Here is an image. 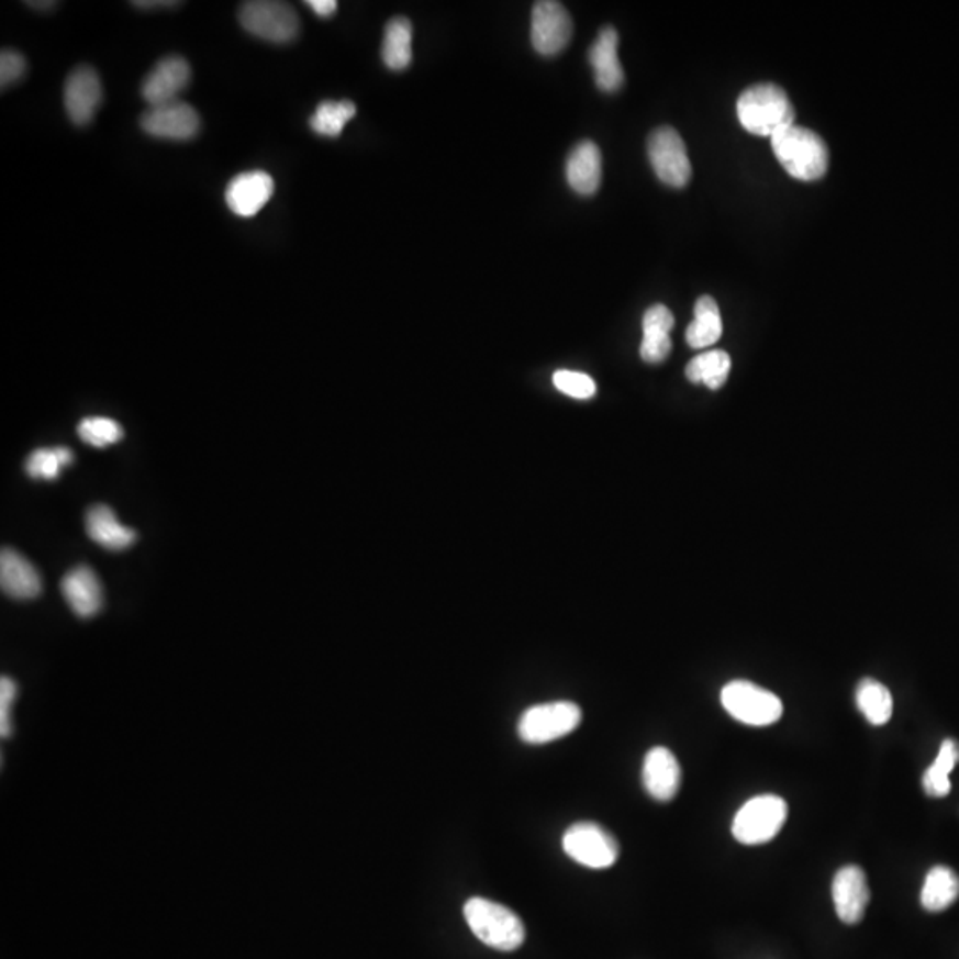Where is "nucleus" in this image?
Returning <instances> with one entry per match:
<instances>
[{"instance_id":"1","label":"nucleus","mask_w":959,"mask_h":959,"mask_svg":"<svg viewBox=\"0 0 959 959\" xmlns=\"http://www.w3.org/2000/svg\"><path fill=\"white\" fill-rule=\"evenodd\" d=\"M737 118L743 129L759 137H773L794 125L793 103L777 83H756L745 89L737 100Z\"/></svg>"},{"instance_id":"2","label":"nucleus","mask_w":959,"mask_h":959,"mask_svg":"<svg viewBox=\"0 0 959 959\" xmlns=\"http://www.w3.org/2000/svg\"><path fill=\"white\" fill-rule=\"evenodd\" d=\"M771 146L783 169L796 180L814 181L825 177L828 148L816 132L791 125L771 137Z\"/></svg>"},{"instance_id":"3","label":"nucleus","mask_w":959,"mask_h":959,"mask_svg":"<svg viewBox=\"0 0 959 959\" xmlns=\"http://www.w3.org/2000/svg\"><path fill=\"white\" fill-rule=\"evenodd\" d=\"M464 917L478 940L491 949L512 952L524 944L523 921L503 904L473 897L464 904Z\"/></svg>"},{"instance_id":"4","label":"nucleus","mask_w":959,"mask_h":959,"mask_svg":"<svg viewBox=\"0 0 959 959\" xmlns=\"http://www.w3.org/2000/svg\"><path fill=\"white\" fill-rule=\"evenodd\" d=\"M788 819V803L774 794H760L739 809L733 823L737 843L759 846L770 843Z\"/></svg>"},{"instance_id":"5","label":"nucleus","mask_w":959,"mask_h":959,"mask_svg":"<svg viewBox=\"0 0 959 959\" xmlns=\"http://www.w3.org/2000/svg\"><path fill=\"white\" fill-rule=\"evenodd\" d=\"M722 704L734 720L751 727L773 725L783 714L779 696L748 681L728 682L722 690Z\"/></svg>"},{"instance_id":"6","label":"nucleus","mask_w":959,"mask_h":959,"mask_svg":"<svg viewBox=\"0 0 959 959\" xmlns=\"http://www.w3.org/2000/svg\"><path fill=\"white\" fill-rule=\"evenodd\" d=\"M580 705L572 702H549L524 711L517 725L521 739L529 745L557 741L580 727Z\"/></svg>"},{"instance_id":"7","label":"nucleus","mask_w":959,"mask_h":959,"mask_svg":"<svg viewBox=\"0 0 959 959\" xmlns=\"http://www.w3.org/2000/svg\"><path fill=\"white\" fill-rule=\"evenodd\" d=\"M238 20L247 33L270 43H290L301 29L292 5L276 0H253L242 4Z\"/></svg>"},{"instance_id":"8","label":"nucleus","mask_w":959,"mask_h":959,"mask_svg":"<svg viewBox=\"0 0 959 959\" xmlns=\"http://www.w3.org/2000/svg\"><path fill=\"white\" fill-rule=\"evenodd\" d=\"M564 851L575 862L589 869H607L618 858V843L607 829L598 823H576L561 839Z\"/></svg>"},{"instance_id":"9","label":"nucleus","mask_w":959,"mask_h":959,"mask_svg":"<svg viewBox=\"0 0 959 959\" xmlns=\"http://www.w3.org/2000/svg\"><path fill=\"white\" fill-rule=\"evenodd\" d=\"M650 166L665 186L682 189L691 178V163L687 144L672 126H661L650 134L647 143Z\"/></svg>"},{"instance_id":"10","label":"nucleus","mask_w":959,"mask_h":959,"mask_svg":"<svg viewBox=\"0 0 959 959\" xmlns=\"http://www.w3.org/2000/svg\"><path fill=\"white\" fill-rule=\"evenodd\" d=\"M572 19L566 5L555 0H540L532 11V45L540 56H557L572 37Z\"/></svg>"},{"instance_id":"11","label":"nucleus","mask_w":959,"mask_h":959,"mask_svg":"<svg viewBox=\"0 0 959 959\" xmlns=\"http://www.w3.org/2000/svg\"><path fill=\"white\" fill-rule=\"evenodd\" d=\"M141 126L157 140L189 141L200 132L201 120L194 107L178 100L166 105L149 107L141 118Z\"/></svg>"},{"instance_id":"12","label":"nucleus","mask_w":959,"mask_h":959,"mask_svg":"<svg viewBox=\"0 0 959 959\" xmlns=\"http://www.w3.org/2000/svg\"><path fill=\"white\" fill-rule=\"evenodd\" d=\"M103 89L97 71L79 66L65 83V107L75 125H88L102 103Z\"/></svg>"},{"instance_id":"13","label":"nucleus","mask_w":959,"mask_h":959,"mask_svg":"<svg viewBox=\"0 0 959 959\" xmlns=\"http://www.w3.org/2000/svg\"><path fill=\"white\" fill-rule=\"evenodd\" d=\"M190 75L189 63L183 57H166L144 79L141 93L149 107L178 102L181 91L189 86Z\"/></svg>"},{"instance_id":"14","label":"nucleus","mask_w":959,"mask_h":959,"mask_svg":"<svg viewBox=\"0 0 959 959\" xmlns=\"http://www.w3.org/2000/svg\"><path fill=\"white\" fill-rule=\"evenodd\" d=\"M835 912L844 924H858L866 915L871 892L866 872L858 866H846L834 878L832 885Z\"/></svg>"},{"instance_id":"15","label":"nucleus","mask_w":959,"mask_h":959,"mask_svg":"<svg viewBox=\"0 0 959 959\" xmlns=\"http://www.w3.org/2000/svg\"><path fill=\"white\" fill-rule=\"evenodd\" d=\"M642 779L649 796L658 802H670L681 788L679 760L668 748L656 746L645 756Z\"/></svg>"},{"instance_id":"16","label":"nucleus","mask_w":959,"mask_h":959,"mask_svg":"<svg viewBox=\"0 0 959 959\" xmlns=\"http://www.w3.org/2000/svg\"><path fill=\"white\" fill-rule=\"evenodd\" d=\"M274 194V180L264 171L238 175L226 189V203L241 218H253Z\"/></svg>"},{"instance_id":"17","label":"nucleus","mask_w":959,"mask_h":959,"mask_svg":"<svg viewBox=\"0 0 959 959\" xmlns=\"http://www.w3.org/2000/svg\"><path fill=\"white\" fill-rule=\"evenodd\" d=\"M590 65L595 75V86L604 93H615L624 83V70L618 60V33L604 27L589 51Z\"/></svg>"},{"instance_id":"18","label":"nucleus","mask_w":959,"mask_h":959,"mask_svg":"<svg viewBox=\"0 0 959 959\" xmlns=\"http://www.w3.org/2000/svg\"><path fill=\"white\" fill-rule=\"evenodd\" d=\"M566 177L570 189L581 196H593L603 181V155L598 144L581 141L567 158Z\"/></svg>"},{"instance_id":"19","label":"nucleus","mask_w":959,"mask_h":959,"mask_svg":"<svg viewBox=\"0 0 959 959\" xmlns=\"http://www.w3.org/2000/svg\"><path fill=\"white\" fill-rule=\"evenodd\" d=\"M60 592L75 615L80 618H89L102 610V584L89 567L80 566L71 569L60 581Z\"/></svg>"},{"instance_id":"20","label":"nucleus","mask_w":959,"mask_h":959,"mask_svg":"<svg viewBox=\"0 0 959 959\" xmlns=\"http://www.w3.org/2000/svg\"><path fill=\"white\" fill-rule=\"evenodd\" d=\"M672 311L668 310L664 304H656L645 311L644 315V339L639 345V356L645 363L658 365L664 363L670 350H672V339H670V331L673 327Z\"/></svg>"},{"instance_id":"21","label":"nucleus","mask_w":959,"mask_h":959,"mask_svg":"<svg viewBox=\"0 0 959 959\" xmlns=\"http://www.w3.org/2000/svg\"><path fill=\"white\" fill-rule=\"evenodd\" d=\"M0 584L14 599H33L42 592V580L27 558L13 549H2L0 555Z\"/></svg>"},{"instance_id":"22","label":"nucleus","mask_w":959,"mask_h":959,"mask_svg":"<svg viewBox=\"0 0 959 959\" xmlns=\"http://www.w3.org/2000/svg\"><path fill=\"white\" fill-rule=\"evenodd\" d=\"M86 528H88V535L91 540H94L98 546L111 549V551L126 549L137 538V533L123 526L118 521L116 514L112 512L111 506L107 505H97L93 509H89L88 517H86Z\"/></svg>"},{"instance_id":"23","label":"nucleus","mask_w":959,"mask_h":959,"mask_svg":"<svg viewBox=\"0 0 959 959\" xmlns=\"http://www.w3.org/2000/svg\"><path fill=\"white\" fill-rule=\"evenodd\" d=\"M382 60L390 70H405L413 60V25L408 19H393L388 22L382 42Z\"/></svg>"},{"instance_id":"24","label":"nucleus","mask_w":959,"mask_h":959,"mask_svg":"<svg viewBox=\"0 0 959 959\" xmlns=\"http://www.w3.org/2000/svg\"><path fill=\"white\" fill-rule=\"evenodd\" d=\"M723 322L718 302L713 297L702 295L695 304V320L687 331V342L691 348H707L722 338Z\"/></svg>"},{"instance_id":"25","label":"nucleus","mask_w":959,"mask_h":959,"mask_svg":"<svg viewBox=\"0 0 959 959\" xmlns=\"http://www.w3.org/2000/svg\"><path fill=\"white\" fill-rule=\"evenodd\" d=\"M959 897V878L952 869L944 866L933 867L927 872L926 883L921 894V903L927 912H944Z\"/></svg>"},{"instance_id":"26","label":"nucleus","mask_w":959,"mask_h":959,"mask_svg":"<svg viewBox=\"0 0 959 959\" xmlns=\"http://www.w3.org/2000/svg\"><path fill=\"white\" fill-rule=\"evenodd\" d=\"M731 356L725 350H707L691 359L687 377L693 384H705L710 390H720L731 373Z\"/></svg>"},{"instance_id":"27","label":"nucleus","mask_w":959,"mask_h":959,"mask_svg":"<svg viewBox=\"0 0 959 959\" xmlns=\"http://www.w3.org/2000/svg\"><path fill=\"white\" fill-rule=\"evenodd\" d=\"M857 705L872 725H885L894 713V700L889 688L874 679L860 681L857 688Z\"/></svg>"},{"instance_id":"28","label":"nucleus","mask_w":959,"mask_h":959,"mask_svg":"<svg viewBox=\"0 0 959 959\" xmlns=\"http://www.w3.org/2000/svg\"><path fill=\"white\" fill-rule=\"evenodd\" d=\"M959 760V745L955 739H946L941 743L940 751L926 773H924L923 785L929 796L944 798L949 794L950 771L955 770V766Z\"/></svg>"},{"instance_id":"29","label":"nucleus","mask_w":959,"mask_h":959,"mask_svg":"<svg viewBox=\"0 0 959 959\" xmlns=\"http://www.w3.org/2000/svg\"><path fill=\"white\" fill-rule=\"evenodd\" d=\"M354 116H356V105L353 102L327 100V102L320 103L315 114L310 118L311 131L319 135H325V137H338Z\"/></svg>"},{"instance_id":"30","label":"nucleus","mask_w":959,"mask_h":959,"mask_svg":"<svg viewBox=\"0 0 959 959\" xmlns=\"http://www.w3.org/2000/svg\"><path fill=\"white\" fill-rule=\"evenodd\" d=\"M74 460L70 448H40L29 455L25 462V471L31 478L42 480H56L63 466H68Z\"/></svg>"},{"instance_id":"31","label":"nucleus","mask_w":959,"mask_h":959,"mask_svg":"<svg viewBox=\"0 0 959 959\" xmlns=\"http://www.w3.org/2000/svg\"><path fill=\"white\" fill-rule=\"evenodd\" d=\"M77 432H79L83 443L97 446V448L114 445L123 437V428H121L120 423L103 416L83 417Z\"/></svg>"},{"instance_id":"32","label":"nucleus","mask_w":959,"mask_h":959,"mask_svg":"<svg viewBox=\"0 0 959 959\" xmlns=\"http://www.w3.org/2000/svg\"><path fill=\"white\" fill-rule=\"evenodd\" d=\"M553 384L561 393L572 399L589 400L592 399L598 386L593 382L592 377L581 371L558 370L553 376Z\"/></svg>"},{"instance_id":"33","label":"nucleus","mask_w":959,"mask_h":959,"mask_svg":"<svg viewBox=\"0 0 959 959\" xmlns=\"http://www.w3.org/2000/svg\"><path fill=\"white\" fill-rule=\"evenodd\" d=\"M25 68H27V63L22 54L8 51V48L2 51L0 54V83H2V88H10L20 79H24Z\"/></svg>"},{"instance_id":"34","label":"nucleus","mask_w":959,"mask_h":959,"mask_svg":"<svg viewBox=\"0 0 959 959\" xmlns=\"http://www.w3.org/2000/svg\"><path fill=\"white\" fill-rule=\"evenodd\" d=\"M16 682L11 677L0 679V734L2 737L11 736V705L16 696Z\"/></svg>"},{"instance_id":"35","label":"nucleus","mask_w":959,"mask_h":959,"mask_svg":"<svg viewBox=\"0 0 959 959\" xmlns=\"http://www.w3.org/2000/svg\"><path fill=\"white\" fill-rule=\"evenodd\" d=\"M306 4L313 13L319 14L322 19H330L338 10L336 0H308Z\"/></svg>"},{"instance_id":"36","label":"nucleus","mask_w":959,"mask_h":959,"mask_svg":"<svg viewBox=\"0 0 959 959\" xmlns=\"http://www.w3.org/2000/svg\"><path fill=\"white\" fill-rule=\"evenodd\" d=\"M135 8L137 10H160V8H169V5H178V2H167V0H160V2H154V0H148V2H134Z\"/></svg>"},{"instance_id":"37","label":"nucleus","mask_w":959,"mask_h":959,"mask_svg":"<svg viewBox=\"0 0 959 959\" xmlns=\"http://www.w3.org/2000/svg\"><path fill=\"white\" fill-rule=\"evenodd\" d=\"M25 4L31 5L34 10H52V8H56V2H25Z\"/></svg>"}]
</instances>
